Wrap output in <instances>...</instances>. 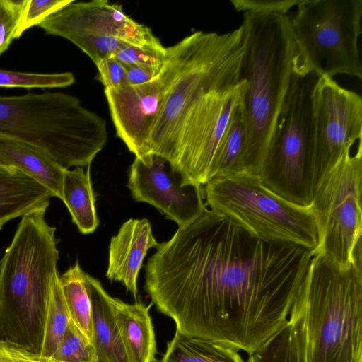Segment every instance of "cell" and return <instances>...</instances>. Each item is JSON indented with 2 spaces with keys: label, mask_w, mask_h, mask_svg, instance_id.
Masks as SVG:
<instances>
[{
  "label": "cell",
  "mask_w": 362,
  "mask_h": 362,
  "mask_svg": "<svg viewBox=\"0 0 362 362\" xmlns=\"http://www.w3.org/2000/svg\"><path fill=\"white\" fill-rule=\"evenodd\" d=\"M315 253L257 238L208 208L158 244L144 288L176 331L250 354L286 322Z\"/></svg>",
  "instance_id": "obj_1"
},
{
  "label": "cell",
  "mask_w": 362,
  "mask_h": 362,
  "mask_svg": "<svg viewBox=\"0 0 362 362\" xmlns=\"http://www.w3.org/2000/svg\"><path fill=\"white\" fill-rule=\"evenodd\" d=\"M361 269L315 253L288 317L247 362H362Z\"/></svg>",
  "instance_id": "obj_2"
},
{
  "label": "cell",
  "mask_w": 362,
  "mask_h": 362,
  "mask_svg": "<svg viewBox=\"0 0 362 362\" xmlns=\"http://www.w3.org/2000/svg\"><path fill=\"white\" fill-rule=\"evenodd\" d=\"M48 206L24 216L0 262V340L39 354L52 285L59 276Z\"/></svg>",
  "instance_id": "obj_3"
},
{
  "label": "cell",
  "mask_w": 362,
  "mask_h": 362,
  "mask_svg": "<svg viewBox=\"0 0 362 362\" xmlns=\"http://www.w3.org/2000/svg\"><path fill=\"white\" fill-rule=\"evenodd\" d=\"M240 107L246 127V172L258 175L287 93L296 43L288 14L244 13Z\"/></svg>",
  "instance_id": "obj_4"
},
{
  "label": "cell",
  "mask_w": 362,
  "mask_h": 362,
  "mask_svg": "<svg viewBox=\"0 0 362 362\" xmlns=\"http://www.w3.org/2000/svg\"><path fill=\"white\" fill-rule=\"evenodd\" d=\"M174 62L171 80L149 140V153L169 162L191 114L209 93L241 81L243 29L224 33L197 31L168 47Z\"/></svg>",
  "instance_id": "obj_5"
},
{
  "label": "cell",
  "mask_w": 362,
  "mask_h": 362,
  "mask_svg": "<svg viewBox=\"0 0 362 362\" xmlns=\"http://www.w3.org/2000/svg\"><path fill=\"white\" fill-rule=\"evenodd\" d=\"M0 134L42 149L67 169L89 166L107 141L105 120L62 92L0 96Z\"/></svg>",
  "instance_id": "obj_6"
},
{
  "label": "cell",
  "mask_w": 362,
  "mask_h": 362,
  "mask_svg": "<svg viewBox=\"0 0 362 362\" xmlns=\"http://www.w3.org/2000/svg\"><path fill=\"white\" fill-rule=\"evenodd\" d=\"M319 76L298 55L289 87L258 174L284 199L310 206L315 189L313 169V98Z\"/></svg>",
  "instance_id": "obj_7"
},
{
  "label": "cell",
  "mask_w": 362,
  "mask_h": 362,
  "mask_svg": "<svg viewBox=\"0 0 362 362\" xmlns=\"http://www.w3.org/2000/svg\"><path fill=\"white\" fill-rule=\"evenodd\" d=\"M206 206L252 235L270 242L296 245L315 252L317 233L310 206L280 197L258 175L243 172L203 185Z\"/></svg>",
  "instance_id": "obj_8"
},
{
  "label": "cell",
  "mask_w": 362,
  "mask_h": 362,
  "mask_svg": "<svg viewBox=\"0 0 362 362\" xmlns=\"http://www.w3.org/2000/svg\"><path fill=\"white\" fill-rule=\"evenodd\" d=\"M290 22L300 62L320 76L361 79L362 0H302Z\"/></svg>",
  "instance_id": "obj_9"
},
{
  "label": "cell",
  "mask_w": 362,
  "mask_h": 362,
  "mask_svg": "<svg viewBox=\"0 0 362 362\" xmlns=\"http://www.w3.org/2000/svg\"><path fill=\"white\" fill-rule=\"evenodd\" d=\"M317 185L310 204L320 253L338 266L361 262L362 139Z\"/></svg>",
  "instance_id": "obj_10"
},
{
  "label": "cell",
  "mask_w": 362,
  "mask_h": 362,
  "mask_svg": "<svg viewBox=\"0 0 362 362\" xmlns=\"http://www.w3.org/2000/svg\"><path fill=\"white\" fill-rule=\"evenodd\" d=\"M360 139L361 96L341 87L333 78L319 77L313 98L315 189L325 175Z\"/></svg>",
  "instance_id": "obj_11"
},
{
  "label": "cell",
  "mask_w": 362,
  "mask_h": 362,
  "mask_svg": "<svg viewBox=\"0 0 362 362\" xmlns=\"http://www.w3.org/2000/svg\"><path fill=\"white\" fill-rule=\"evenodd\" d=\"M245 89L237 86L206 94L187 119L170 160L175 170L189 182L204 185L219 142Z\"/></svg>",
  "instance_id": "obj_12"
},
{
  "label": "cell",
  "mask_w": 362,
  "mask_h": 362,
  "mask_svg": "<svg viewBox=\"0 0 362 362\" xmlns=\"http://www.w3.org/2000/svg\"><path fill=\"white\" fill-rule=\"evenodd\" d=\"M127 187L135 201L154 206L178 228L190 224L208 209L203 186L186 181L168 160L158 155L135 157Z\"/></svg>",
  "instance_id": "obj_13"
},
{
  "label": "cell",
  "mask_w": 362,
  "mask_h": 362,
  "mask_svg": "<svg viewBox=\"0 0 362 362\" xmlns=\"http://www.w3.org/2000/svg\"><path fill=\"white\" fill-rule=\"evenodd\" d=\"M173 69V59L166 47L164 64L156 78L142 84L104 89L117 136L139 159L150 155L151 134Z\"/></svg>",
  "instance_id": "obj_14"
},
{
  "label": "cell",
  "mask_w": 362,
  "mask_h": 362,
  "mask_svg": "<svg viewBox=\"0 0 362 362\" xmlns=\"http://www.w3.org/2000/svg\"><path fill=\"white\" fill-rule=\"evenodd\" d=\"M37 26L47 35L63 37L72 43L83 39L107 37L138 46L160 41L150 28L129 17L122 5L106 0H72Z\"/></svg>",
  "instance_id": "obj_15"
},
{
  "label": "cell",
  "mask_w": 362,
  "mask_h": 362,
  "mask_svg": "<svg viewBox=\"0 0 362 362\" xmlns=\"http://www.w3.org/2000/svg\"><path fill=\"white\" fill-rule=\"evenodd\" d=\"M158 244L148 220L130 218L125 221L110 239L106 277L122 283L136 300L137 280L144 259L148 250L156 248Z\"/></svg>",
  "instance_id": "obj_16"
},
{
  "label": "cell",
  "mask_w": 362,
  "mask_h": 362,
  "mask_svg": "<svg viewBox=\"0 0 362 362\" xmlns=\"http://www.w3.org/2000/svg\"><path fill=\"white\" fill-rule=\"evenodd\" d=\"M0 163L16 168L62 199L65 168L42 149L23 140L0 134Z\"/></svg>",
  "instance_id": "obj_17"
},
{
  "label": "cell",
  "mask_w": 362,
  "mask_h": 362,
  "mask_svg": "<svg viewBox=\"0 0 362 362\" xmlns=\"http://www.w3.org/2000/svg\"><path fill=\"white\" fill-rule=\"evenodd\" d=\"M85 281L91 303L96 362H129L116 322L114 298L86 273Z\"/></svg>",
  "instance_id": "obj_18"
},
{
  "label": "cell",
  "mask_w": 362,
  "mask_h": 362,
  "mask_svg": "<svg viewBox=\"0 0 362 362\" xmlns=\"http://www.w3.org/2000/svg\"><path fill=\"white\" fill-rule=\"evenodd\" d=\"M115 314L122 342L129 362H156V340L150 305L127 303L114 298Z\"/></svg>",
  "instance_id": "obj_19"
},
{
  "label": "cell",
  "mask_w": 362,
  "mask_h": 362,
  "mask_svg": "<svg viewBox=\"0 0 362 362\" xmlns=\"http://www.w3.org/2000/svg\"><path fill=\"white\" fill-rule=\"evenodd\" d=\"M51 192L16 168L0 163V230L10 220L49 205Z\"/></svg>",
  "instance_id": "obj_20"
},
{
  "label": "cell",
  "mask_w": 362,
  "mask_h": 362,
  "mask_svg": "<svg viewBox=\"0 0 362 362\" xmlns=\"http://www.w3.org/2000/svg\"><path fill=\"white\" fill-rule=\"evenodd\" d=\"M71 216L72 222L83 235L93 233L99 225L95 196L90 175V165L66 169L62 187V199Z\"/></svg>",
  "instance_id": "obj_21"
},
{
  "label": "cell",
  "mask_w": 362,
  "mask_h": 362,
  "mask_svg": "<svg viewBox=\"0 0 362 362\" xmlns=\"http://www.w3.org/2000/svg\"><path fill=\"white\" fill-rule=\"evenodd\" d=\"M245 141L246 127L240 103L233 110L216 148L207 182L246 172L244 163Z\"/></svg>",
  "instance_id": "obj_22"
},
{
  "label": "cell",
  "mask_w": 362,
  "mask_h": 362,
  "mask_svg": "<svg viewBox=\"0 0 362 362\" xmlns=\"http://www.w3.org/2000/svg\"><path fill=\"white\" fill-rule=\"evenodd\" d=\"M160 362H245L237 351L223 344L175 331Z\"/></svg>",
  "instance_id": "obj_23"
},
{
  "label": "cell",
  "mask_w": 362,
  "mask_h": 362,
  "mask_svg": "<svg viewBox=\"0 0 362 362\" xmlns=\"http://www.w3.org/2000/svg\"><path fill=\"white\" fill-rule=\"evenodd\" d=\"M85 276L86 272L76 262L59 276V281L71 321L93 342L92 308Z\"/></svg>",
  "instance_id": "obj_24"
},
{
  "label": "cell",
  "mask_w": 362,
  "mask_h": 362,
  "mask_svg": "<svg viewBox=\"0 0 362 362\" xmlns=\"http://www.w3.org/2000/svg\"><path fill=\"white\" fill-rule=\"evenodd\" d=\"M58 276L52 285L39 354L51 358L57 351L71 320Z\"/></svg>",
  "instance_id": "obj_25"
},
{
  "label": "cell",
  "mask_w": 362,
  "mask_h": 362,
  "mask_svg": "<svg viewBox=\"0 0 362 362\" xmlns=\"http://www.w3.org/2000/svg\"><path fill=\"white\" fill-rule=\"evenodd\" d=\"M75 83L71 72L39 74L0 69V87L23 88H65Z\"/></svg>",
  "instance_id": "obj_26"
},
{
  "label": "cell",
  "mask_w": 362,
  "mask_h": 362,
  "mask_svg": "<svg viewBox=\"0 0 362 362\" xmlns=\"http://www.w3.org/2000/svg\"><path fill=\"white\" fill-rule=\"evenodd\" d=\"M58 362H96V355L90 341L70 320L64 335L54 354Z\"/></svg>",
  "instance_id": "obj_27"
},
{
  "label": "cell",
  "mask_w": 362,
  "mask_h": 362,
  "mask_svg": "<svg viewBox=\"0 0 362 362\" xmlns=\"http://www.w3.org/2000/svg\"><path fill=\"white\" fill-rule=\"evenodd\" d=\"M166 56V47L160 41L144 45H128L113 57L124 66H139L161 69Z\"/></svg>",
  "instance_id": "obj_28"
},
{
  "label": "cell",
  "mask_w": 362,
  "mask_h": 362,
  "mask_svg": "<svg viewBox=\"0 0 362 362\" xmlns=\"http://www.w3.org/2000/svg\"><path fill=\"white\" fill-rule=\"evenodd\" d=\"M26 6V0H0V56L14 40Z\"/></svg>",
  "instance_id": "obj_29"
},
{
  "label": "cell",
  "mask_w": 362,
  "mask_h": 362,
  "mask_svg": "<svg viewBox=\"0 0 362 362\" xmlns=\"http://www.w3.org/2000/svg\"><path fill=\"white\" fill-rule=\"evenodd\" d=\"M72 0H26V6L18 30L20 37L28 29L68 5Z\"/></svg>",
  "instance_id": "obj_30"
},
{
  "label": "cell",
  "mask_w": 362,
  "mask_h": 362,
  "mask_svg": "<svg viewBox=\"0 0 362 362\" xmlns=\"http://www.w3.org/2000/svg\"><path fill=\"white\" fill-rule=\"evenodd\" d=\"M302 0H231L230 3L238 11L244 13H277L287 14Z\"/></svg>",
  "instance_id": "obj_31"
},
{
  "label": "cell",
  "mask_w": 362,
  "mask_h": 362,
  "mask_svg": "<svg viewBox=\"0 0 362 362\" xmlns=\"http://www.w3.org/2000/svg\"><path fill=\"white\" fill-rule=\"evenodd\" d=\"M98 80L105 88L115 89L125 83V66L115 57L106 58L97 64Z\"/></svg>",
  "instance_id": "obj_32"
},
{
  "label": "cell",
  "mask_w": 362,
  "mask_h": 362,
  "mask_svg": "<svg viewBox=\"0 0 362 362\" xmlns=\"http://www.w3.org/2000/svg\"><path fill=\"white\" fill-rule=\"evenodd\" d=\"M160 70L139 66H125V83L127 85H139L147 83L156 78Z\"/></svg>",
  "instance_id": "obj_33"
},
{
  "label": "cell",
  "mask_w": 362,
  "mask_h": 362,
  "mask_svg": "<svg viewBox=\"0 0 362 362\" xmlns=\"http://www.w3.org/2000/svg\"><path fill=\"white\" fill-rule=\"evenodd\" d=\"M28 362H58L52 358L40 356L39 354L31 353L28 356Z\"/></svg>",
  "instance_id": "obj_34"
}]
</instances>
